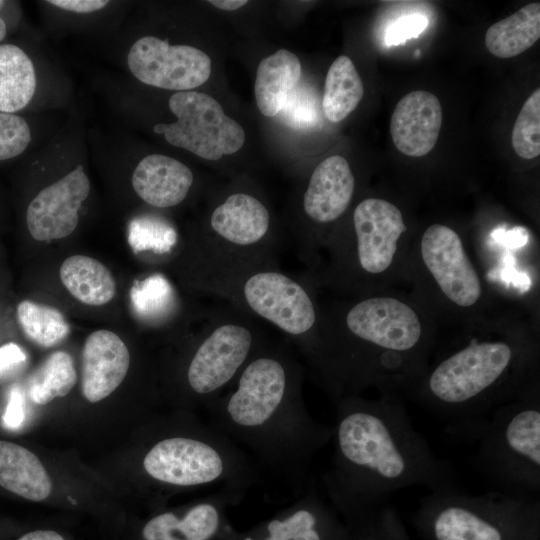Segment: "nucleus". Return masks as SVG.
<instances>
[{"label": "nucleus", "instance_id": "obj_7", "mask_svg": "<svg viewBox=\"0 0 540 540\" xmlns=\"http://www.w3.org/2000/svg\"><path fill=\"white\" fill-rule=\"evenodd\" d=\"M351 229L347 236L329 239L328 264L321 275L311 279L362 296L376 281L392 272L400 259L407 226L395 204L369 197L354 208Z\"/></svg>", "mask_w": 540, "mask_h": 540}, {"label": "nucleus", "instance_id": "obj_15", "mask_svg": "<svg viewBox=\"0 0 540 540\" xmlns=\"http://www.w3.org/2000/svg\"><path fill=\"white\" fill-rule=\"evenodd\" d=\"M90 193V181L80 164L61 179L43 188L29 203L26 223L37 241L71 235L79 222V209Z\"/></svg>", "mask_w": 540, "mask_h": 540}, {"label": "nucleus", "instance_id": "obj_5", "mask_svg": "<svg viewBox=\"0 0 540 540\" xmlns=\"http://www.w3.org/2000/svg\"><path fill=\"white\" fill-rule=\"evenodd\" d=\"M412 522L423 540H540V499L451 487L422 497Z\"/></svg>", "mask_w": 540, "mask_h": 540}, {"label": "nucleus", "instance_id": "obj_11", "mask_svg": "<svg viewBox=\"0 0 540 540\" xmlns=\"http://www.w3.org/2000/svg\"><path fill=\"white\" fill-rule=\"evenodd\" d=\"M424 277L448 307L472 310L483 297V284L461 236L444 224H432L418 244Z\"/></svg>", "mask_w": 540, "mask_h": 540}, {"label": "nucleus", "instance_id": "obj_20", "mask_svg": "<svg viewBox=\"0 0 540 540\" xmlns=\"http://www.w3.org/2000/svg\"><path fill=\"white\" fill-rule=\"evenodd\" d=\"M0 486L31 501L51 492L50 477L39 458L27 448L0 440Z\"/></svg>", "mask_w": 540, "mask_h": 540}, {"label": "nucleus", "instance_id": "obj_23", "mask_svg": "<svg viewBox=\"0 0 540 540\" xmlns=\"http://www.w3.org/2000/svg\"><path fill=\"white\" fill-rule=\"evenodd\" d=\"M540 38V4L530 3L491 25L485 36L488 51L498 58L515 57Z\"/></svg>", "mask_w": 540, "mask_h": 540}, {"label": "nucleus", "instance_id": "obj_16", "mask_svg": "<svg viewBox=\"0 0 540 540\" xmlns=\"http://www.w3.org/2000/svg\"><path fill=\"white\" fill-rule=\"evenodd\" d=\"M131 363L124 341L110 330L88 335L82 351L83 396L91 403L108 397L122 383Z\"/></svg>", "mask_w": 540, "mask_h": 540}, {"label": "nucleus", "instance_id": "obj_8", "mask_svg": "<svg viewBox=\"0 0 540 540\" xmlns=\"http://www.w3.org/2000/svg\"><path fill=\"white\" fill-rule=\"evenodd\" d=\"M256 320L231 305L212 310L184 366L188 401L206 407L233 385L269 342Z\"/></svg>", "mask_w": 540, "mask_h": 540}, {"label": "nucleus", "instance_id": "obj_30", "mask_svg": "<svg viewBox=\"0 0 540 540\" xmlns=\"http://www.w3.org/2000/svg\"><path fill=\"white\" fill-rule=\"evenodd\" d=\"M176 241L175 229L160 217L141 216L130 223L129 242L138 250L152 249L164 253L170 251Z\"/></svg>", "mask_w": 540, "mask_h": 540}, {"label": "nucleus", "instance_id": "obj_24", "mask_svg": "<svg viewBox=\"0 0 540 540\" xmlns=\"http://www.w3.org/2000/svg\"><path fill=\"white\" fill-rule=\"evenodd\" d=\"M35 89V68L28 55L14 44H0V112L22 110Z\"/></svg>", "mask_w": 540, "mask_h": 540}, {"label": "nucleus", "instance_id": "obj_28", "mask_svg": "<svg viewBox=\"0 0 540 540\" xmlns=\"http://www.w3.org/2000/svg\"><path fill=\"white\" fill-rule=\"evenodd\" d=\"M345 540H413L396 508L390 503L350 524Z\"/></svg>", "mask_w": 540, "mask_h": 540}, {"label": "nucleus", "instance_id": "obj_18", "mask_svg": "<svg viewBox=\"0 0 540 540\" xmlns=\"http://www.w3.org/2000/svg\"><path fill=\"white\" fill-rule=\"evenodd\" d=\"M355 178L348 161L333 155L312 172L302 195V210L309 222L326 226L339 220L351 204Z\"/></svg>", "mask_w": 540, "mask_h": 540}, {"label": "nucleus", "instance_id": "obj_1", "mask_svg": "<svg viewBox=\"0 0 540 540\" xmlns=\"http://www.w3.org/2000/svg\"><path fill=\"white\" fill-rule=\"evenodd\" d=\"M333 403V452L320 482L345 524L390 504L404 488L423 486L432 492L456 487L454 465L415 429L404 398L351 395Z\"/></svg>", "mask_w": 540, "mask_h": 540}, {"label": "nucleus", "instance_id": "obj_29", "mask_svg": "<svg viewBox=\"0 0 540 540\" xmlns=\"http://www.w3.org/2000/svg\"><path fill=\"white\" fill-rule=\"evenodd\" d=\"M512 147L523 159L540 154V89L537 88L523 104L512 130Z\"/></svg>", "mask_w": 540, "mask_h": 540}, {"label": "nucleus", "instance_id": "obj_21", "mask_svg": "<svg viewBox=\"0 0 540 540\" xmlns=\"http://www.w3.org/2000/svg\"><path fill=\"white\" fill-rule=\"evenodd\" d=\"M300 76V60L286 49H280L262 59L257 68L254 85L260 112L266 117L278 115L289 93L298 84Z\"/></svg>", "mask_w": 540, "mask_h": 540}, {"label": "nucleus", "instance_id": "obj_10", "mask_svg": "<svg viewBox=\"0 0 540 540\" xmlns=\"http://www.w3.org/2000/svg\"><path fill=\"white\" fill-rule=\"evenodd\" d=\"M169 108L177 120L156 124L153 130L175 147L216 161L237 152L245 142L242 126L226 115L219 102L206 93L176 92L169 99Z\"/></svg>", "mask_w": 540, "mask_h": 540}, {"label": "nucleus", "instance_id": "obj_17", "mask_svg": "<svg viewBox=\"0 0 540 540\" xmlns=\"http://www.w3.org/2000/svg\"><path fill=\"white\" fill-rule=\"evenodd\" d=\"M441 124L439 99L431 92L417 90L398 101L391 116L390 133L401 153L421 157L434 148Z\"/></svg>", "mask_w": 540, "mask_h": 540}, {"label": "nucleus", "instance_id": "obj_39", "mask_svg": "<svg viewBox=\"0 0 540 540\" xmlns=\"http://www.w3.org/2000/svg\"><path fill=\"white\" fill-rule=\"evenodd\" d=\"M213 6L225 11H234L247 4L245 0H212L209 1Z\"/></svg>", "mask_w": 540, "mask_h": 540}, {"label": "nucleus", "instance_id": "obj_34", "mask_svg": "<svg viewBox=\"0 0 540 540\" xmlns=\"http://www.w3.org/2000/svg\"><path fill=\"white\" fill-rule=\"evenodd\" d=\"M428 24L422 15H409L393 22L386 31L385 41L387 45H398L406 40L417 37L424 31Z\"/></svg>", "mask_w": 540, "mask_h": 540}, {"label": "nucleus", "instance_id": "obj_31", "mask_svg": "<svg viewBox=\"0 0 540 540\" xmlns=\"http://www.w3.org/2000/svg\"><path fill=\"white\" fill-rule=\"evenodd\" d=\"M281 119L293 128L314 126L319 118L317 101L313 92L306 86L296 85L278 113Z\"/></svg>", "mask_w": 540, "mask_h": 540}, {"label": "nucleus", "instance_id": "obj_27", "mask_svg": "<svg viewBox=\"0 0 540 540\" xmlns=\"http://www.w3.org/2000/svg\"><path fill=\"white\" fill-rule=\"evenodd\" d=\"M77 374L70 354L52 353L31 380L29 396L33 402L45 405L57 397L66 396L74 387Z\"/></svg>", "mask_w": 540, "mask_h": 540}, {"label": "nucleus", "instance_id": "obj_12", "mask_svg": "<svg viewBox=\"0 0 540 540\" xmlns=\"http://www.w3.org/2000/svg\"><path fill=\"white\" fill-rule=\"evenodd\" d=\"M347 527L316 481L286 508L245 530L232 525L223 540H345Z\"/></svg>", "mask_w": 540, "mask_h": 540}, {"label": "nucleus", "instance_id": "obj_38", "mask_svg": "<svg viewBox=\"0 0 540 540\" xmlns=\"http://www.w3.org/2000/svg\"><path fill=\"white\" fill-rule=\"evenodd\" d=\"M18 540H64V538L55 531L37 530L23 535Z\"/></svg>", "mask_w": 540, "mask_h": 540}, {"label": "nucleus", "instance_id": "obj_32", "mask_svg": "<svg viewBox=\"0 0 540 540\" xmlns=\"http://www.w3.org/2000/svg\"><path fill=\"white\" fill-rule=\"evenodd\" d=\"M31 141L28 123L19 115L0 112V161L22 154Z\"/></svg>", "mask_w": 540, "mask_h": 540}, {"label": "nucleus", "instance_id": "obj_41", "mask_svg": "<svg viewBox=\"0 0 540 540\" xmlns=\"http://www.w3.org/2000/svg\"><path fill=\"white\" fill-rule=\"evenodd\" d=\"M3 4H4V2H3V1H0V7H1Z\"/></svg>", "mask_w": 540, "mask_h": 540}, {"label": "nucleus", "instance_id": "obj_22", "mask_svg": "<svg viewBox=\"0 0 540 540\" xmlns=\"http://www.w3.org/2000/svg\"><path fill=\"white\" fill-rule=\"evenodd\" d=\"M60 280L79 302L90 306L109 303L116 294V281L100 261L85 255L65 259L59 270Z\"/></svg>", "mask_w": 540, "mask_h": 540}, {"label": "nucleus", "instance_id": "obj_9", "mask_svg": "<svg viewBox=\"0 0 540 540\" xmlns=\"http://www.w3.org/2000/svg\"><path fill=\"white\" fill-rule=\"evenodd\" d=\"M271 215L257 197L236 192L217 205L209 218V234L200 255L248 262H278Z\"/></svg>", "mask_w": 540, "mask_h": 540}, {"label": "nucleus", "instance_id": "obj_26", "mask_svg": "<svg viewBox=\"0 0 540 540\" xmlns=\"http://www.w3.org/2000/svg\"><path fill=\"white\" fill-rule=\"evenodd\" d=\"M16 313L26 337L40 347L56 346L70 332L69 323L55 307L24 300L18 304Z\"/></svg>", "mask_w": 540, "mask_h": 540}, {"label": "nucleus", "instance_id": "obj_2", "mask_svg": "<svg viewBox=\"0 0 540 540\" xmlns=\"http://www.w3.org/2000/svg\"><path fill=\"white\" fill-rule=\"evenodd\" d=\"M304 367L285 339L269 341L233 385L206 406L209 426L242 449L261 469L282 479L296 496L316 480L311 464L332 438L303 397Z\"/></svg>", "mask_w": 540, "mask_h": 540}, {"label": "nucleus", "instance_id": "obj_36", "mask_svg": "<svg viewBox=\"0 0 540 540\" xmlns=\"http://www.w3.org/2000/svg\"><path fill=\"white\" fill-rule=\"evenodd\" d=\"M49 4L74 13H92L103 9L109 3L106 0H50Z\"/></svg>", "mask_w": 540, "mask_h": 540}, {"label": "nucleus", "instance_id": "obj_19", "mask_svg": "<svg viewBox=\"0 0 540 540\" xmlns=\"http://www.w3.org/2000/svg\"><path fill=\"white\" fill-rule=\"evenodd\" d=\"M194 181L182 162L161 154L144 157L132 174V187L145 203L157 208L174 207L187 197Z\"/></svg>", "mask_w": 540, "mask_h": 540}, {"label": "nucleus", "instance_id": "obj_4", "mask_svg": "<svg viewBox=\"0 0 540 540\" xmlns=\"http://www.w3.org/2000/svg\"><path fill=\"white\" fill-rule=\"evenodd\" d=\"M198 285L249 316L274 326L294 344L308 367L317 353L321 309L307 278L284 272L278 262L200 256Z\"/></svg>", "mask_w": 540, "mask_h": 540}, {"label": "nucleus", "instance_id": "obj_25", "mask_svg": "<svg viewBox=\"0 0 540 540\" xmlns=\"http://www.w3.org/2000/svg\"><path fill=\"white\" fill-rule=\"evenodd\" d=\"M364 87L352 60L341 55L331 64L325 80L322 109L334 123L344 120L360 103Z\"/></svg>", "mask_w": 540, "mask_h": 540}, {"label": "nucleus", "instance_id": "obj_3", "mask_svg": "<svg viewBox=\"0 0 540 540\" xmlns=\"http://www.w3.org/2000/svg\"><path fill=\"white\" fill-rule=\"evenodd\" d=\"M536 343L519 334L473 337L428 366L408 398L446 433L476 441L492 412L538 381Z\"/></svg>", "mask_w": 540, "mask_h": 540}, {"label": "nucleus", "instance_id": "obj_13", "mask_svg": "<svg viewBox=\"0 0 540 540\" xmlns=\"http://www.w3.org/2000/svg\"><path fill=\"white\" fill-rule=\"evenodd\" d=\"M127 64L140 82L178 92L204 84L211 74V59L205 52L154 36H144L131 46Z\"/></svg>", "mask_w": 540, "mask_h": 540}, {"label": "nucleus", "instance_id": "obj_14", "mask_svg": "<svg viewBox=\"0 0 540 540\" xmlns=\"http://www.w3.org/2000/svg\"><path fill=\"white\" fill-rule=\"evenodd\" d=\"M248 489L225 485L180 512L164 511L142 528L143 540H220L231 526L226 511L237 505Z\"/></svg>", "mask_w": 540, "mask_h": 540}, {"label": "nucleus", "instance_id": "obj_42", "mask_svg": "<svg viewBox=\"0 0 540 540\" xmlns=\"http://www.w3.org/2000/svg\"><path fill=\"white\" fill-rule=\"evenodd\" d=\"M224 537V536H223ZM223 537L220 540H223Z\"/></svg>", "mask_w": 540, "mask_h": 540}, {"label": "nucleus", "instance_id": "obj_40", "mask_svg": "<svg viewBox=\"0 0 540 540\" xmlns=\"http://www.w3.org/2000/svg\"><path fill=\"white\" fill-rule=\"evenodd\" d=\"M7 33V26L5 21L0 18V42L5 38Z\"/></svg>", "mask_w": 540, "mask_h": 540}, {"label": "nucleus", "instance_id": "obj_37", "mask_svg": "<svg viewBox=\"0 0 540 540\" xmlns=\"http://www.w3.org/2000/svg\"><path fill=\"white\" fill-rule=\"evenodd\" d=\"M26 354L20 346L15 343H7L0 347V373L23 363Z\"/></svg>", "mask_w": 540, "mask_h": 540}, {"label": "nucleus", "instance_id": "obj_6", "mask_svg": "<svg viewBox=\"0 0 540 540\" xmlns=\"http://www.w3.org/2000/svg\"><path fill=\"white\" fill-rule=\"evenodd\" d=\"M476 441V466L497 491L539 498L538 381L517 398L496 408Z\"/></svg>", "mask_w": 540, "mask_h": 540}, {"label": "nucleus", "instance_id": "obj_33", "mask_svg": "<svg viewBox=\"0 0 540 540\" xmlns=\"http://www.w3.org/2000/svg\"><path fill=\"white\" fill-rule=\"evenodd\" d=\"M138 288L137 298L142 301L135 302L138 307H143V311L148 313H162L167 305L171 303L172 288L169 282L160 275H154L145 279Z\"/></svg>", "mask_w": 540, "mask_h": 540}, {"label": "nucleus", "instance_id": "obj_35", "mask_svg": "<svg viewBox=\"0 0 540 540\" xmlns=\"http://www.w3.org/2000/svg\"><path fill=\"white\" fill-rule=\"evenodd\" d=\"M25 419L24 397L17 387L10 392L6 410L3 415V424L9 430H17Z\"/></svg>", "mask_w": 540, "mask_h": 540}]
</instances>
